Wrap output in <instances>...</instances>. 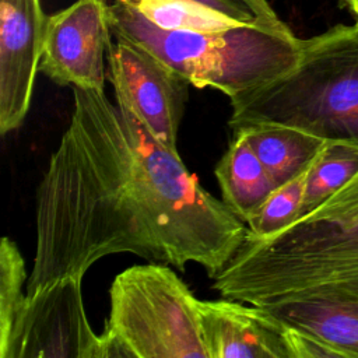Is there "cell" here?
I'll list each match as a JSON object with an SVG mask.
<instances>
[{
  "label": "cell",
  "mask_w": 358,
  "mask_h": 358,
  "mask_svg": "<svg viewBox=\"0 0 358 358\" xmlns=\"http://www.w3.org/2000/svg\"><path fill=\"white\" fill-rule=\"evenodd\" d=\"M81 282L67 275L27 294L0 358H98L99 334L88 322Z\"/></svg>",
  "instance_id": "obj_6"
},
{
  "label": "cell",
  "mask_w": 358,
  "mask_h": 358,
  "mask_svg": "<svg viewBox=\"0 0 358 358\" xmlns=\"http://www.w3.org/2000/svg\"><path fill=\"white\" fill-rule=\"evenodd\" d=\"M357 172L358 147L347 143L327 141L310 168L299 218L326 201Z\"/></svg>",
  "instance_id": "obj_15"
},
{
  "label": "cell",
  "mask_w": 358,
  "mask_h": 358,
  "mask_svg": "<svg viewBox=\"0 0 358 358\" xmlns=\"http://www.w3.org/2000/svg\"><path fill=\"white\" fill-rule=\"evenodd\" d=\"M73 90V110L35 196V256L27 294L84 277L108 255L133 253L214 278L248 224L206 190L179 152L105 91Z\"/></svg>",
  "instance_id": "obj_1"
},
{
  "label": "cell",
  "mask_w": 358,
  "mask_h": 358,
  "mask_svg": "<svg viewBox=\"0 0 358 358\" xmlns=\"http://www.w3.org/2000/svg\"><path fill=\"white\" fill-rule=\"evenodd\" d=\"M203 6H207L215 11H220L225 15H229L239 22H253L257 20L263 21H275V20H266L257 15V13L252 8V6L246 0H193Z\"/></svg>",
  "instance_id": "obj_20"
},
{
  "label": "cell",
  "mask_w": 358,
  "mask_h": 358,
  "mask_svg": "<svg viewBox=\"0 0 358 358\" xmlns=\"http://www.w3.org/2000/svg\"><path fill=\"white\" fill-rule=\"evenodd\" d=\"M214 173L222 201L245 222L278 187L239 131H234V137L217 162Z\"/></svg>",
  "instance_id": "obj_12"
},
{
  "label": "cell",
  "mask_w": 358,
  "mask_h": 358,
  "mask_svg": "<svg viewBox=\"0 0 358 358\" xmlns=\"http://www.w3.org/2000/svg\"><path fill=\"white\" fill-rule=\"evenodd\" d=\"M208 358H289L284 324L263 306L236 299H199Z\"/></svg>",
  "instance_id": "obj_10"
},
{
  "label": "cell",
  "mask_w": 358,
  "mask_h": 358,
  "mask_svg": "<svg viewBox=\"0 0 358 358\" xmlns=\"http://www.w3.org/2000/svg\"><path fill=\"white\" fill-rule=\"evenodd\" d=\"M313 162L298 176L278 186L270 194V197L262 204L256 214L246 222V239L260 241L271 238L287 229L299 218L303 204L306 180Z\"/></svg>",
  "instance_id": "obj_16"
},
{
  "label": "cell",
  "mask_w": 358,
  "mask_h": 358,
  "mask_svg": "<svg viewBox=\"0 0 358 358\" xmlns=\"http://www.w3.org/2000/svg\"><path fill=\"white\" fill-rule=\"evenodd\" d=\"M103 329L129 358H208L199 299L169 264L148 262L120 271L109 288Z\"/></svg>",
  "instance_id": "obj_5"
},
{
  "label": "cell",
  "mask_w": 358,
  "mask_h": 358,
  "mask_svg": "<svg viewBox=\"0 0 358 358\" xmlns=\"http://www.w3.org/2000/svg\"><path fill=\"white\" fill-rule=\"evenodd\" d=\"M213 280L222 298L249 305L284 298L358 303V220H296L271 238L246 239Z\"/></svg>",
  "instance_id": "obj_2"
},
{
  "label": "cell",
  "mask_w": 358,
  "mask_h": 358,
  "mask_svg": "<svg viewBox=\"0 0 358 358\" xmlns=\"http://www.w3.org/2000/svg\"><path fill=\"white\" fill-rule=\"evenodd\" d=\"M28 277L25 260L17 243L3 236L0 243V347L7 341L14 319L27 296L24 284Z\"/></svg>",
  "instance_id": "obj_17"
},
{
  "label": "cell",
  "mask_w": 358,
  "mask_h": 358,
  "mask_svg": "<svg viewBox=\"0 0 358 358\" xmlns=\"http://www.w3.org/2000/svg\"><path fill=\"white\" fill-rule=\"evenodd\" d=\"M106 76L115 101L127 108L166 148L178 151V134L190 84L147 49L113 36Z\"/></svg>",
  "instance_id": "obj_7"
},
{
  "label": "cell",
  "mask_w": 358,
  "mask_h": 358,
  "mask_svg": "<svg viewBox=\"0 0 358 358\" xmlns=\"http://www.w3.org/2000/svg\"><path fill=\"white\" fill-rule=\"evenodd\" d=\"M298 220L345 222L358 220V172L326 201Z\"/></svg>",
  "instance_id": "obj_18"
},
{
  "label": "cell",
  "mask_w": 358,
  "mask_h": 358,
  "mask_svg": "<svg viewBox=\"0 0 358 358\" xmlns=\"http://www.w3.org/2000/svg\"><path fill=\"white\" fill-rule=\"evenodd\" d=\"M108 20L113 36L147 49L192 87H210L229 99L285 76L302 52V39L281 20L173 31L158 28L116 0H108Z\"/></svg>",
  "instance_id": "obj_3"
},
{
  "label": "cell",
  "mask_w": 358,
  "mask_h": 358,
  "mask_svg": "<svg viewBox=\"0 0 358 358\" xmlns=\"http://www.w3.org/2000/svg\"><path fill=\"white\" fill-rule=\"evenodd\" d=\"M151 24L173 31H220L248 24L193 0H116Z\"/></svg>",
  "instance_id": "obj_14"
},
{
  "label": "cell",
  "mask_w": 358,
  "mask_h": 358,
  "mask_svg": "<svg viewBox=\"0 0 358 358\" xmlns=\"http://www.w3.org/2000/svg\"><path fill=\"white\" fill-rule=\"evenodd\" d=\"M234 131L245 136L277 186L303 172L327 144L305 130L280 123H252Z\"/></svg>",
  "instance_id": "obj_13"
},
{
  "label": "cell",
  "mask_w": 358,
  "mask_h": 358,
  "mask_svg": "<svg viewBox=\"0 0 358 358\" xmlns=\"http://www.w3.org/2000/svg\"><path fill=\"white\" fill-rule=\"evenodd\" d=\"M259 306L281 323L324 341L338 358H358V303L284 298Z\"/></svg>",
  "instance_id": "obj_11"
},
{
  "label": "cell",
  "mask_w": 358,
  "mask_h": 358,
  "mask_svg": "<svg viewBox=\"0 0 358 358\" xmlns=\"http://www.w3.org/2000/svg\"><path fill=\"white\" fill-rule=\"evenodd\" d=\"M229 127L280 123L358 147V21L308 39L285 76L231 98Z\"/></svg>",
  "instance_id": "obj_4"
},
{
  "label": "cell",
  "mask_w": 358,
  "mask_h": 358,
  "mask_svg": "<svg viewBox=\"0 0 358 358\" xmlns=\"http://www.w3.org/2000/svg\"><path fill=\"white\" fill-rule=\"evenodd\" d=\"M284 340L289 358H338L337 352L324 341L287 324H284Z\"/></svg>",
  "instance_id": "obj_19"
},
{
  "label": "cell",
  "mask_w": 358,
  "mask_h": 358,
  "mask_svg": "<svg viewBox=\"0 0 358 358\" xmlns=\"http://www.w3.org/2000/svg\"><path fill=\"white\" fill-rule=\"evenodd\" d=\"M112 36L108 0H77L46 18L39 71L59 85L103 91Z\"/></svg>",
  "instance_id": "obj_8"
},
{
  "label": "cell",
  "mask_w": 358,
  "mask_h": 358,
  "mask_svg": "<svg viewBox=\"0 0 358 358\" xmlns=\"http://www.w3.org/2000/svg\"><path fill=\"white\" fill-rule=\"evenodd\" d=\"M345 7H348V10L355 15V21H358V0H341Z\"/></svg>",
  "instance_id": "obj_21"
},
{
  "label": "cell",
  "mask_w": 358,
  "mask_h": 358,
  "mask_svg": "<svg viewBox=\"0 0 358 358\" xmlns=\"http://www.w3.org/2000/svg\"><path fill=\"white\" fill-rule=\"evenodd\" d=\"M41 0H0V133L25 120L43 50Z\"/></svg>",
  "instance_id": "obj_9"
}]
</instances>
